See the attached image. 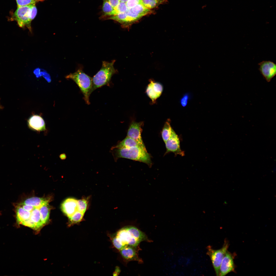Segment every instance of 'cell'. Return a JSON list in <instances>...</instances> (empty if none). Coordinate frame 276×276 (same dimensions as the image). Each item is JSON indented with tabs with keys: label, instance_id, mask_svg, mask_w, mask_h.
Masks as SVG:
<instances>
[{
	"label": "cell",
	"instance_id": "6da1fadb",
	"mask_svg": "<svg viewBox=\"0 0 276 276\" xmlns=\"http://www.w3.org/2000/svg\"><path fill=\"white\" fill-rule=\"evenodd\" d=\"M111 151L115 161L120 158H124L146 164L151 167V156L145 150L140 146L128 148H111Z\"/></svg>",
	"mask_w": 276,
	"mask_h": 276
},
{
	"label": "cell",
	"instance_id": "7a4b0ae2",
	"mask_svg": "<svg viewBox=\"0 0 276 276\" xmlns=\"http://www.w3.org/2000/svg\"><path fill=\"white\" fill-rule=\"evenodd\" d=\"M115 62L114 60L111 62H102L101 68L92 78V92L103 86L110 85L112 77L118 72L114 67Z\"/></svg>",
	"mask_w": 276,
	"mask_h": 276
},
{
	"label": "cell",
	"instance_id": "3957f363",
	"mask_svg": "<svg viewBox=\"0 0 276 276\" xmlns=\"http://www.w3.org/2000/svg\"><path fill=\"white\" fill-rule=\"evenodd\" d=\"M66 78L71 79L76 83L83 95L85 102L88 105L90 104L89 96L92 92V78L79 68L75 72L68 75Z\"/></svg>",
	"mask_w": 276,
	"mask_h": 276
},
{
	"label": "cell",
	"instance_id": "277c9868",
	"mask_svg": "<svg viewBox=\"0 0 276 276\" xmlns=\"http://www.w3.org/2000/svg\"><path fill=\"white\" fill-rule=\"evenodd\" d=\"M37 13V9L35 4L17 7L13 18L17 21L20 27H26L31 31V22Z\"/></svg>",
	"mask_w": 276,
	"mask_h": 276
},
{
	"label": "cell",
	"instance_id": "5b68a950",
	"mask_svg": "<svg viewBox=\"0 0 276 276\" xmlns=\"http://www.w3.org/2000/svg\"><path fill=\"white\" fill-rule=\"evenodd\" d=\"M229 246L228 242L225 240L222 247L219 249H213L210 245L206 247L207 250L206 254L210 258L216 274L217 276L219 275L220 265L227 250Z\"/></svg>",
	"mask_w": 276,
	"mask_h": 276
},
{
	"label": "cell",
	"instance_id": "8992f818",
	"mask_svg": "<svg viewBox=\"0 0 276 276\" xmlns=\"http://www.w3.org/2000/svg\"><path fill=\"white\" fill-rule=\"evenodd\" d=\"M144 125L143 121L137 122L134 121L131 122L127 133V136L135 140L143 148L146 150L141 137L142 127Z\"/></svg>",
	"mask_w": 276,
	"mask_h": 276
},
{
	"label": "cell",
	"instance_id": "52a82bcc",
	"mask_svg": "<svg viewBox=\"0 0 276 276\" xmlns=\"http://www.w3.org/2000/svg\"><path fill=\"white\" fill-rule=\"evenodd\" d=\"M166 149L165 154L170 152L174 153L175 156L179 155L184 156V152L182 151L180 147V141L179 137L172 129L170 136L165 143Z\"/></svg>",
	"mask_w": 276,
	"mask_h": 276
},
{
	"label": "cell",
	"instance_id": "ba28073f",
	"mask_svg": "<svg viewBox=\"0 0 276 276\" xmlns=\"http://www.w3.org/2000/svg\"><path fill=\"white\" fill-rule=\"evenodd\" d=\"M258 65L261 74L267 82H270L276 75V64L270 61H263Z\"/></svg>",
	"mask_w": 276,
	"mask_h": 276
},
{
	"label": "cell",
	"instance_id": "9c48e42d",
	"mask_svg": "<svg viewBox=\"0 0 276 276\" xmlns=\"http://www.w3.org/2000/svg\"><path fill=\"white\" fill-rule=\"evenodd\" d=\"M234 256L227 251L220 265L219 276H225L230 272L235 271Z\"/></svg>",
	"mask_w": 276,
	"mask_h": 276
},
{
	"label": "cell",
	"instance_id": "30bf717a",
	"mask_svg": "<svg viewBox=\"0 0 276 276\" xmlns=\"http://www.w3.org/2000/svg\"><path fill=\"white\" fill-rule=\"evenodd\" d=\"M150 83L146 90V93L152 101V104L155 103L157 99L161 95L163 90V87L159 82L150 79Z\"/></svg>",
	"mask_w": 276,
	"mask_h": 276
},
{
	"label": "cell",
	"instance_id": "8fae6325",
	"mask_svg": "<svg viewBox=\"0 0 276 276\" xmlns=\"http://www.w3.org/2000/svg\"><path fill=\"white\" fill-rule=\"evenodd\" d=\"M137 247L127 245L120 250L121 254L124 258L128 261H135L141 263L143 261L139 257Z\"/></svg>",
	"mask_w": 276,
	"mask_h": 276
},
{
	"label": "cell",
	"instance_id": "7c38bea8",
	"mask_svg": "<svg viewBox=\"0 0 276 276\" xmlns=\"http://www.w3.org/2000/svg\"><path fill=\"white\" fill-rule=\"evenodd\" d=\"M28 126L33 131L41 132L46 130V126L43 119L38 115H33L27 121Z\"/></svg>",
	"mask_w": 276,
	"mask_h": 276
},
{
	"label": "cell",
	"instance_id": "4fadbf2b",
	"mask_svg": "<svg viewBox=\"0 0 276 276\" xmlns=\"http://www.w3.org/2000/svg\"><path fill=\"white\" fill-rule=\"evenodd\" d=\"M77 200L72 198H69L65 200L61 205L63 212L69 218L77 211Z\"/></svg>",
	"mask_w": 276,
	"mask_h": 276
},
{
	"label": "cell",
	"instance_id": "5bb4252c",
	"mask_svg": "<svg viewBox=\"0 0 276 276\" xmlns=\"http://www.w3.org/2000/svg\"><path fill=\"white\" fill-rule=\"evenodd\" d=\"M116 236L125 246L129 245L135 240H138L132 236L128 231L126 226L119 230L117 232Z\"/></svg>",
	"mask_w": 276,
	"mask_h": 276
},
{
	"label": "cell",
	"instance_id": "9a60e30c",
	"mask_svg": "<svg viewBox=\"0 0 276 276\" xmlns=\"http://www.w3.org/2000/svg\"><path fill=\"white\" fill-rule=\"evenodd\" d=\"M127 229L133 237L139 240L141 242L143 241H151L147 236L136 227L132 226H127Z\"/></svg>",
	"mask_w": 276,
	"mask_h": 276
},
{
	"label": "cell",
	"instance_id": "2e32d148",
	"mask_svg": "<svg viewBox=\"0 0 276 276\" xmlns=\"http://www.w3.org/2000/svg\"><path fill=\"white\" fill-rule=\"evenodd\" d=\"M16 218L17 223L21 224L30 218L31 212L26 211L19 204L16 208Z\"/></svg>",
	"mask_w": 276,
	"mask_h": 276
},
{
	"label": "cell",
	"instance_id": "e0dca14e",
	"mask_svg": "<svg viewBox=\"0 0 276 276\" xmlns=\"http://www.w3.org/2000/svg\"><path fill=\"white\" fill-rule=\"evenodd\" d=\"M49 200L37 197H33L28 198L22 203V204L40 208L42 205L48 203Z\"/></svg>",
	"mask_w": 276,
	"mask_h": 276
},
{
	"label": "cell",
	"instance_id": "ac0fdd59",
	"mask_svg": "<svg viewBox=\"0 0 276 276\" xmlns=\"http://www.w3.org/2000/svg\"><path fill=\"white\" fill-rule=\"evenodd\" d=\"M39 208L35 207L31 211L30 217L29 219L34 224L35 230L39 229L43 225L41 220Z\"/></svg>",
	"mask_w": 276,
	"mask_h": 276
},
{
	"label": "cell",
	"instance_id": "d6986e66",
	"mask_svg": "<svg viewBox=\"0 0 276 276\" xmlns=\"http://www.w3.org/2000/svg\"><path fill=\"white\" fill-rule=\"evenodd\" d=\"M138 146L141 147L134 140L127 136L122 141L119 142L116 145L113 146L111 148H128Z\"/></svg>",
	"mask_w": 276,
	"mask_h": 276
},
{
	"label": "cell",
	"instance_id": "ffe728a7",
	"mask_svg": "<svg viewBox=\"0 0 276 276\" xmlns=\"http://www.w3.org/2000/svg\"><path fill=\"white\" fill-rule=\"evenodd\" d=\"M127 16L123 27L126 28L139 20L143 16L133 12L130 9L126 11Z\"/></svg>",
	"mask_w": 276,
	"mask_h": 276
},
{
	"label": "cell",
	"instance_id": "44dd1931",
	"mask_svg": "<svg viewBox=\"0 0 276 276\" xmlns=\"http://www.w3.org/2000/svg\"><path fill=\"white\" fill-rule=\"evenodd\" d=\"M170 120L169 119L165 122L162 132V136L165 143L170 137L172 128L170 124Z\"/></svg>",
	"mask_w": 276,
	"mask_h": 276
},
{
	"label": "cell",
	"instance_id": "7402d4cb",
	"mask_svg": "<svg viewBox=\"0 0 276 276\" xmlns=\"http://www.w3.org/2000/svg\"><path fill=\"white\" fill-rule=\"evenodd\" d=\"M142 4L146 8L151 9L161 4H165L168 0H142Z\"/></svg>",
	"mask_w": 276,
	"mask_h": 276
},
{
	"label": "cell",
	"instance_id": "603a6c76",
	"mask_svg": "<svg viewBox=\"0 0 276 276\" xmlns=\"http://www.w3.org/2000/svg\"><path fill=\"white\" fill-rule=\"evenodd\" d=\"M41 220L43 225L48 220L50 210L48 203L42 205L39 208Z\"/></svg>",
	"mask_w": 276,
	"mask_h": 276
},
{
	"label": "cell",
	"instance_id": "cb8c5ba5",
	"mask_svg": "<svg viewBox=\"0 0 276 276\" xmlns=\"http://www.w3.org/2000/svg\"><path fill=\"white\" fill-rule=\"evenodd\" d=\"M130 9L133 12L143 16L152 13L150 9L146 8L142 4H138Z\"/></svg>",
	"mask_w": 276,
	"mask_h": 276
},
{
	"label": "cell",
	"instance_id": "d4e9b609",
	"mask_svg": "<svg viewBox=\"0 0 276 276\" xmlns=\"http://www.w3.org/2000/svg\"><path fill=\"white\" fill-rule=\"evenodd\" d=\"M114 10L109 16L116 15L119 13L125 12L128 9L125 3L120 2L118 5L113 8Z\"/></svg>",
	"mask_w": 276,
	"mask_h": 276
},
{
	"label": "cell",
	"instance_id": "484cf974",
	"mask_svg": "<svg viewBox=\"0 0 276 276\" xmlns=\"http://www.w3.org/2000/svg\"><path fill=\"white\" fill-rule=\"evenodd\" d=\"M88 201L86 199L83 198L77 201V210L84 214L87 208Z\"/></svg>",
	"mask_w": 276,
	"mask_h": 276
},
{
	"label": "cell",
	"instance_id": "4316f807",
	"mask_svg": "<svg viewBox=\"0 0 276 276\" xmlns=\"http://www.w3.org/2000/svg\"><path fill=\"white\" fill-rule=\"evenodd\" d=\"M102 11L105 16H110L114 10L112 7L107 0H103Z\"/></svg>",
	"mask_w": 276,
	"mask_h": 276
},
{
	"label": "cell",
	"instance_id": "83f0119b",
	"mask_svg": "<svg viewBox=\"0 0 276 276\" xmlns=\"http://www.w3.org/2000/svg\"><path fill=\"white\" fill-rule=\"evenodd\" d=\"M84 214L77 210L69 218L72 223H77L82 220Z\"/></svg>",
	"mask_w": 276,
	"mask_h": 276
},
{
	"label": "cell",
	"instance_id": "f1b7e54d",
	"mask_svg": "<svg viewBox=\"0 0 276 276\" xmlns=\"http://www.w3.org/2000/svg\"><path fill=\"white\" fill-rule=\"evenodd\" d=\"M44 0H16L17 7L36 4L39 2Z\"/></svg>",
	"mask_w": 276,
	"mask_h": 276
},
{
	"label": "cell",
	"instance_id": "f546056e",
	"mask_svg": "<svg viewBox=\"0 0 276 276\" xmlns=\"http://www.w3.org/2000/svg\"><path fill=\"white\" fill-rule=\"evenodd\" d=\"M112 243L113 245L115 247L120 250L126 246L124 245L121 240L116 236L113 239Z\"/></svg>",
	"mask_w": 276,
	"mask_h": 276
},
{
	"label": "cell",
	"instance_id": "4dcf8cb0",
	"mask_svg": "<svg viewBox=\"0 0 276 276\" xmlns=\"http://www.w3.org/2000/svg\"><path fill=\"white\" fill-rule=\"evenodd\" d=\"M129 9L139 4H142V0H128L126 3Z\"/></svg>",
	"mask_w": 276,
	"mask_h": 276
},
{
	"label": "cell",
	"instance_id": "1f68e13d",
	"mask_svg": "<svg viewBox=\"0 0 276 276\" xmlns=\"http://www.w3.org/2000/svg\"><path fill=\"white\" fill-rule=\"evenodd\" d=\"M190 96L188 94H184L180 100V103L181 106L183 107L186 106L187 105Z\"/></svg>",
	"mask_w": 276,
	"mask_h": 276
},
{
	"label": "cell",
	"instance_id": "d6a6232c",
	"mask_svg": "<svg viewBox=\"0 0 276 276\" xmlns=\"http://www.w3.org/2000/svg\"><path fill=\"white\" fill-rule=\"evenodd\" d=\"M19 205L25 210L30 212L32 211L35 207L32 206L24 204L22 203Z\"/></svg>",
	"mask_w": 276,
	"mask_h": 276
},
{
	"label": "cell",
	"instance_id": "836d02e7",
	"mask_svg": "<svg viewBox=\"0 0 276 276\" xmlns=\"http://www.w3.org/2000/svg\"><path fill=\"white\" fill-rule=\"evenodd\" d=\"M113 8L116 7L119 3V0H107Z\"/></svg>",
	"mask_w": 276,
	"mask_h": 276
},
{
	"label": "cell",
	"instance_id": "e575fe53",
	"mask_svg": "<svg viewBox=\"0 0 276 276\" xmlns=\"http://www.w3.org/2000/svg\"><path fill=\"white\" fill-rule=\"evenodd\" d=\"M206 7H207V5H206V4H204V5H203L201 6V8L202 9H204L205 8H206Z\"/></svg>",
	"mask_w": 276,
	"mask_h": 276
},
{
	"label": "cell",
	"instance_id": "d590c367",
	"mask_svg": "<svg viewBox=\"0 0 276 276\" xmlns=\"http://www.w3.org/2000/svg\"><path fill=\"white\" fill-rule=\"evenodd\" d=\"M120 2L126 3L128 0H119Z\"/></svg>",
	"mask_w": 276,
	"mask_h": 276
},
{
	"label": "cell",
	"instance_id": "8d00e7d4",
	"mask_svg": "<svg viewBox=\"0 0 276 276\" xmlns=\"http://www.w3.org/2000/svg\"><path fill=\"white\" fill-rule=\"evenodd\" d=\"M3 108V107L1 105V104L0 103V110L1 109H2Z\"/></svg>",
	"mask_w": 276,
	"mask_h": 276
}]
</instances>
